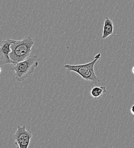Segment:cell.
Segmentation results:
<instances>
[{"instance_id": "obj_6", "label": "cell", "mask_w": 134, "mask_h": 148, "mask_svg": "<svg viewBox=\"0 0 134 148\" xmlns=\"http://www.w3.org/2000/svg\"><path fill=\"white\" fill-rule=\"evenodd\" d=\"M114 23L108 17H106L104 22L103 32L102 38L106 39L110 36L112 35L114 33Z\"/></svg>"}, {"instance_id": "obj_4", "label": "cell", "mask_w": 134, "mask_h": 148, "mask_svg": "<svg viewBox=\"0 0 134 148\" xmlns=\"http://www.w3.org/2000/svg\"><path fill=\"white\" fill-rule=\"evenodd\" d=\"M14 39H3L0 43V64H14L16 62L13 61L10 58V54L12 52L11 46L14 42Z\"/></svg>"}, {"instance_id": "obj_1", "label": "cell", "mask_w": 134, "mask_h": 148, "mask_svg": "<svg viewBox=\"0 0 134 148\" xmlns=\"http://www.w3.org/2000/svg\"><path fill=\"white\" fill-rule=\"evenodd\" d=\"M34 44V41L30 36L26 37L20 40H14L11 46L10 58L16 63L26 60L30 56Z\"/></svg>"}, {"instance_id": "obj_2", "label": "cell", "mask_w": 134, "mask_h": 148, "mask_svg": "<svg viewBox=\"0 0 134 148\" xmlns=\"http://www.w3.org/2000/svg\"><path fill=\"white\" fill-rule=\"evenodd\" d=\"M101 57V54L98 53L95 56L94 59L87 63L83 64L71 65V64H65L64 67L70 71H73L79 75L83 79L87 81H91L94 84H97L100 80L96 75L94 71V66L96 62Z\"/></svg>"}, {"instance_id": "obj_3", "label": "cell", "mask_w": 134, "mask_h": 148, "mask_svg": "<svg viewBox=\"0 0 134 148\" xmlns=\"http://www.w3.org/2000/svg\"><path fill=\"white\" fill-rule=\"evenodd\" d=\"M37 56H30L26 60L13 64L12 70L14 71V76L19 82L25 80L34 73L38 66Z\"/></svg>"}, {"instance_id": "obj_10", "label": "cell", "mask_w": 134, "mask_h": 148, "mask_svg": "<svg viewBox=\"0 0 134 148\" xmlns=\"http://www.w3.org/2000/svg\"><path fill=\"white\" fill-rule=\"evenodd\" d=\"M133 73L134 74V66L133 67Z\"/></svg>"}, {"instance_id": "obj_8", "label": "cell", "mask_w": 134, "mask_h": 148, "mask_svg": "<svg viewBox=\"0 0 134 148\" xmlns=\"http://www.w3.org/2000/svg\"><path fill=\"white\" fill-rule=\"evenodd\" d=\"M32 139H19L15 140V144L17 148H28Z\"/></svg>"}, {"instance_id": "obj_5", "label": "cell", "mask_w": 134, "mask_h": 148, "mask_svg": "<svg viewBox=\"0 0 134 148\" xmlns=\"http://www.w3.org/2000/svg\"><path fill=\"white\" fill-rule=\"evenodd\" d=\"M33 137L32 132L30 130H26V127L18 126L17 130L13 135V139L14 140L19 139H32Z\"/></svg>"}, {"instance_id": "obj_7", "label": "cell", "mask_w": 134, "mask_h": 148, "mask_svg": "<svg viewBox=\"0 0 134 148\" xmlns=\"http://www.w3.org/2000/svg\"><path fill=\"white\" fill-rule=\"evenodd\" d=\"M107 92L106 87L105 86H96L93 87L90 93L93 97L94 99H98L102 97L103 94Z\"/></svg>"}, {"instance_id": "obj_9", "label": "cell", "mask_w": 134, "mask_h": 148, "mask_svg": "<svg viewBox=\"0 0 134 148\" xmlns=\"http://www.w3.org/2000/svg\"><path fill=\"white\" fill-rule=\"evenodd\" d=\"M130 111H131V113H132L133 115H134V105H133V106L131 107Z\"/></svg>"}]
</instances>
